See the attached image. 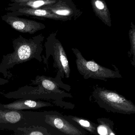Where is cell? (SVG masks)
<instances>
[{
    "label": "cell",
    "instance_id": "1",
    "mask_svg": "<svg viewBox=\"0 0 135 135\" xmlns=\"http://www.w3.org/2000/svg\"><path fill=\"white\" fill-rule=\"evenodd\" d=\"M44 37L42 35L31 38H24L21 35L12 41L14 51L2 56L0 64V73L4 78H10L12 75L8 71L16 65L27 62L32 59L42 62L43 43Z\"/></svg>",
    "mask_w": 135,
    "mask_h": 135
},
{
    "label": "cell",
    "instance_id": "2",
    "mask_svg": "<svg viewBox=\"0 0 135 135\" xmlns=\"http://www.w3.org/2000/svg\"><path fill=\"white\" fill-rule=\"evenodd\" d=\"M89 100L108 112L125 115L135 113V105L132 102L117 91L97 85L93 87Z\"/></svg>",
    "mask_w": 135,
    "mask_h": 135
},
{
    "label": "cell",
    "instance_id": "3",
    "mask_svg": "<svg viewBox=\"0 0 135 135\" xmlns=\"http://www.w3.org/2000/svg\"><path fill=\"white\" fill-rule=\"evenodd\" d=\"M43 112L16 111L0 108V130L16 131L19 128L43 125Z\"/></svg>",
    "mask_w": 135,
    "mask_h": 135
},
{
    "label": "cell",
    "instance_id": "4",
    "mask_svg": "<svg viewBox=\"0 0 135 135\" xmlns=\"http://www.w3.org/2000/svg\"><path fill=\"white\" fill-rule=\"evenodd\" d=\"M8 99H27L36 100L38 99L50 100L54 105L64 109H73L75 105L63 100L65 98H72L71 94L53 93L48 92L40 86L26 85L21 87L16 91L9 92L4 94Z\"/></svg>",
    "mask_w": 135,
    "mask_h": 135
},
{
    "label": "cell",
    "instance_id": "5",
    "mask_svg": "<svg viewBox=\"0 0 135 135\" xmlns=\"http://www.w3.org/2000/svg\"><path fill=\"white\" fill-rule=\"evenodd\" d=\"M72 50L76 57L75 62L78 71L85 79L92 78L107 81L109 79L123 78L114 65H112L115 70H111L99 65L94 59L86 60L77 48H72Z\"/></svg>",
    "mask_w": 135,
    "mask_h": 135
},
{
    "label": "cell",
    "instance_id": "6",
    "mask_svg": "<svg viewBox=\"0 0 135 135\" xmlns=\"http://www.w3.org/2000/svg\"><path fill=\"white\" fill-rule=\"evenodd\" d=\"M46 56L42 55L43 62L48 68V60L50 56L54 60L53 67L57 70L56 76L69 78L71 73L69 60L66 51L60 41L56 38V34L50 35L44 44Z\"/></svg>",
    "mask_w": 135,
    "mask_h": 135
},
{
    "label": "cell",
    "instance_id": "7",
    "mask_svg": "<svg viewBox=\"0 0 135 135\" xmlns=\"http://www.w3.org/2000/svg\"><path fill=\"white\" fill-rule=\"evenodd\" d=\"M42 126L52 135H87L86 131L68 120L65 116L55 111H43Z\"/></svg>",
    "mask_w": 135,
    "mask_h": 135
},
{
    "label": "cell",
    "instance_id": "8",
    "mask_svg": "<svg viewBox=\"0 0 135 135\" xmlns=\"http://www.w3.org/2000/svg\"><path fill=\"white\" fill-rule=\"evenodd\" d=\"M31 84L42 87L48 92L53 93H66L60 89H63L68 92H69L71 90V86L63 83L62 81L61 77L58 76L53 78L44 75H37L35 79L31 80Z\"/></svg>",
    "mask_w": 135,
    "mask_h": 135
},
{
    "label": "cell",
    "instance_id": "9",
    "mask_svg": "<svg viewBox=\"0 0 135 135\" xmlns=\"http://www.w3.org/2000/svg\"><path fill=\"white\" fill-rule=\"evenodd\" d=\"M3 20L13 29L21 33L32 35L45 28L41 23L24 18L8 16Z\"/></svg>",
    "mask_w": 135,
    "mask_h": 135
},
{
    "label": "cell",
    "instance_id": "10",
    "mask_svg": "<svg viewBox=\"0 0 135 135\" xmlns=\"http://www.w3.org/2000/svg\"><path fill=\"white\" fill-rule=\"evenodd\" d=\"M53 103L38 100L19 99L8 104H0V108L9 110L24 111V110L37 109L44 107L54 106Z\"/></svg>",
    "mask_w": 135,
    "mask_h": 135
},
{
    "label": "cell",
    "instance_id": "11",
    "mask_svg": "<svg viewBox=\"0 0 135 135\" xmlns=\"http://www.w3.org/2000/svg\"><path fill=\"white\" fill-rule=\"evenodd\" d=\"M64 116L68 120L79 126L87 132L92 134L99 135L97 132L98 124L94 123L89 120L79 117L71 115Z\"/></svg>",
    "mask_w": 135,
    "mask_h": 135
},
{
    "label": "cell",
    "instance_id": "12",
    "mask_svg": "<svg viewBox=\"0 0 135 135\" xmlns=\"http://www.w3.org/2000/svg\"><path fill=\"white\" fill-rule=\"evenodd\" d=\"M13 132L11 135H52L46 128L39 125L19 128Z\"/></svg>",
    "mask_w": 135,
    "mask_h": 135
},
{
    "label": "cell",
    "instance_id": "13",
    "mask_svg": "<svg viewBox=\"0 0 135 135\" xmlns=\"http://www.w3.org/2000/svg\"><path fill=\"white\" fill-rule=\"evenodd\" d=\"M17 12L24 15L32 16L52 17L53 16L48 10L42 8L34 9L24 7L22 8L19 9Z\"/></svg>",
    "mask_w": 135,
    "mask_h": 135
},
{
    "label": "cell",
    "instance_id": "14",
    "mask_svg": "<svg viewBox=\"0 0 135 135\" xmlns=\"http://www.w3.org/2000/svg\"><path fill=\"white\" fill-rule=\"evenodd\" d=\"M52 0H30L23 3H18L19 5L25 8H39L41 6L50 4Z\"/></svg>",
    "mask_w": 135,
    "mask_h": 135
},
{
    "label": "cell",
    "instance_id": "15",
    "mask_svg": "<svg viewBox=\"0 0 135 135\" xmlns=\"http://www.w3.org/2000/svg\"><path fill=\"white\" fill-rule=\"evenodd\" d=\"M131 47L128 52V57L130 58L131 63L133 66L135 67V32L134 29L130 31L129 33Z\"/></svg>",
    "mask_w": 135,
    "mask_h": 135
},
{
    "label": "cell",
    "instance_id": "16",
    "mask_svg": "<svg viewBox=\"0 0 135 135\" xmlns=\"http://www.w3.org/2000/svg\"><path fill=\"white\" fill-rule=\"evenodd\" d=\"M98 124L104 125L107 129L108 135H117L114 130V123L108 118H99L97 120Z\"/></svg>",
    "mask_w": 135,
    "mask_h": 135
},
{
    "label": "cell",
    "instance_id": "17",
    "mask_svg": "<svg viewBox=\"0 0 135 135\" xmlns=\"http://www.w3.org/2000/svg\"><path fill=\"white\" fill-rule=\"evenodd\" d=\"M97 132L99 135H108L106 128L102 124H98Z\"/></svg>",
    "mask_w": 135,
    "mask_h": 135
},
{
    "label": "cell",
    "instance_id": "18",
    "mask_svg": "<svg viewBox=\"0 0 135 135\" xmlns=\"http://www.w3.org/2000/svg\"><path fill=\"white\" fill-rule=\"evenodd\" d=\"M55 13L59 15L67 16L69 14L70 12L69 10L63 9V10H58L56 11H53Z\"/></svg>",
    "mask_w": 135,
    "mask_h": 135
},
{
    "label": "cell",
    "instance_id": "19",
    "mask_svg": "<svg viewBox=\"0 0 135 135\" xmlns=\"http://www.w3.org/2000/svg\"><path fill=\"white\" fill-rule=\"evenodd\" d=\"M96 7L100 9H102L104 8V5L102 2L100 1H96L95 2Z\"/></svg>",
    "mask_w": 135,
    "mask_h": 135
},
{
    "label": "cell",
    "instance_id": "20",
    "mask_svg": "<svg viewBox=\"0 0 135 135\" xmlns=\"http://www.w3.org/2000/svg\"><path fill=\"white\" fill-rule=\"evenodd\" d=\"M9 82L8 80V79H4L1 78L0 76V85H5V84L8 83Z\"/></svg>",
    "mask_w": 135,
    "mask_h": 135
},
{
    "label": "cell",
    "instance_id": "21",
    "mask_svg": "<svg viewBox=\"0 0 135 135\" xmlns=\"http://www.w3.org/2000/svg\"><path fill=\"white\" fill-rule=\"evenodd\" d=\"M30 0H11V1L17 3H23Z\"/></svg>",
    "mask_w": 135,
    "mask_h": 135
},
{
    "label": "cell",
    "instance_id": "22",
    "mask_svg": "<svg viewBox=\"0 0 135 135\" xmlns=\"http://www.w3.org/2000/svg\"></svg>",
    "mask_w": 135,
    "mask_h": 135
}]
</instances>
